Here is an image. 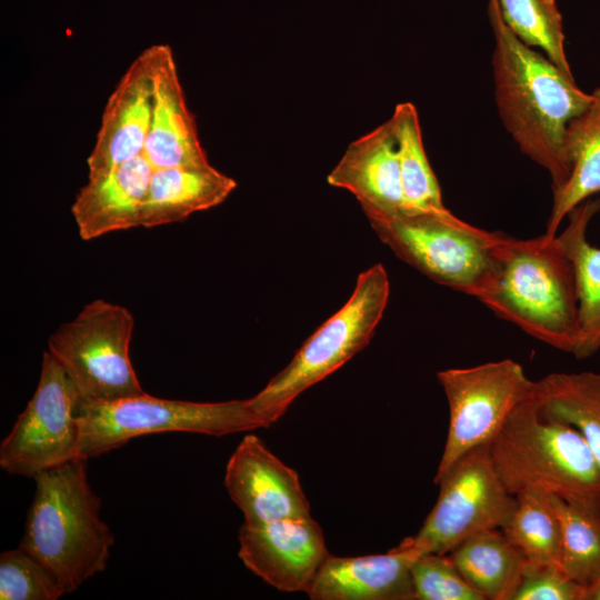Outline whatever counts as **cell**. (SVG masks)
I'll use <instances>...</instances> for the list:
<instances>
[{
  "label": "cell",
  "instance_id": "cell-6",
  "mask_svg": "<svg viewBox=\"0 0 600 600\" xmlns=\"http://www.w3.org/2000/svg\"><path fill=\"white\" fill-rule=\"evenodd\" d=\"M389 293L388 273L381 263L358 276L346 304L303 342L283 370L249 398L266 428L281 418L304 390L338 370L369 343Z\"/></svg>",
  "mask_w": 600,
  "mask_h": 600
},
{
  "label": "cell",
  "instance_id": "cell-2",
  "mask_svg": "<svg viewBox=\"0 0 600 600\" xmlns=\"http://www.w3.org/2000/svg\"><path fill=\"white\" fill-rule=\"evenodd\" d=\"M478 300L539 341L572 352L577 276L558 233L524 240L502 234L491 280Z\"/></svg>",
  "mask_w": 600,
  "mask_h": 600
},
{
  "label": "cell",
  "instance_id": "cell-1",
  "mask_svg": "<svg viewBox=\"0 0 600 600\" xmlns=\"http://www.w3.org/2000/svg\"><path fill=\"white\" fill-rule=\"evenodd\" d=\"M488 16L494 37L492 69L500 119L519 149L544 168L553 194L569 176L563 139L571 119L592 101L573 77L547 56L523 43L504 23L498 0H489Z\"/></svg>",
  "mask_w": 600,
  "mask_h": 600
},
{
  "label": "cell",
  "instance_id": "cell-12",
  "mask_svg": "<svg viewBox=\"0 0 600 600\" xmlns=\"http://www.w3.org/2000/svg\"><path fill=\"white\" fill-rule=\"evenodd\" d=\"M238 540L243 564L284 592H306L330 554L322 529L311 516L259 526L243 523Z\"/></svg>",
  "mask_w": 600,
  "mask_h": 600
},
{
  "label": "cell",
  "instance_id": "cell-23",
  "mask_svg": "<svg viewBox=\"0 0 600 600\" xmlns=\"http://www.w3.org/2000/svg\"><path fill=\"white\" fill-rule=\"evenodd\" d=\"M533 399L546 418L577 429L600 463V373H549L534 381Z\"/></svg>",
  "mask_w": 600,
  "mask_h": 600
},
{
  "label": "cell",
  "instance_id": "cell-30",
  "mask_svg": "<svg viewBox=\"0 0 600 600\" xmlns=\"http://www.w3.org/2000/svg\"><path fill=\"white\" fill-rule=\"evenodd\" d=\"M512 600H588V591L558 567L526 562Z\"/></svg>",
  "mask_w": 600,
  "mask_h": 600
},
{
  "label": "cell",
  "instance_id": "cell-28",
  "mask_svg": "<svg viewBox=\"0 0 600 600\" xmlns=\"http://www.w3.org/2000/svg\"><path fill=\"white\" fill-rule=\"evenodd\" d=\"M67 589L46 564L20 547L0 554L1 600H57Z\"/></svg>",
  "mask_w": 600,
  "mask_h": 600
},
{
  "label": "cell",
  "instance_id": "cell-20",
  "mask_svg": "<svg viewBox=\"0 0 600 600\" xmlns=\"http://www.w3.org/2000/svg\"><path fill=\"white\" fill-rule=\"evenodd\" d=\"M600 211V198L587 199L568 214L558 234L573 260L578 287V322L572 354L586 359L600 350V248L587 239L591 219Z\"/></svg>",
  "mask_w": 600,
  "mask_h": 600
},
{
  "label": "cell",
  "instance_id": "cell-13",
  "mask_svg": "<svg viewBox=\"0 0 600 600\" xmlns=\"http://www.w3.org/2000/svg\"><path fill=\"white\" fill-rule=\"evenodd\" d=\"M224 486L246 524L310 517V504L296 470L253 434L246 436L231 454Z\"/></svg>",
  "mask_w": 600,
  "mask_h": 600
},
{
  "label": "cell",
  "instance_id": "cell-29",
  "mask_svg": "<svg viewBox=\"0 0 600 600\" xmlns=\"http://www.w3.org/2000/svg\"><path fill=\"white\" fill-rule=\"evenodd\" d=\"M414 600H484L461 576L449 554L424 553L411 563Z\"/></svg>",
  "mask_w": 600,
  "mask_h": 600
},
{
  "label": "cell",
  "instance_id": "cell-25",
  "mask_svg": "<svg viewBox=\"0 0 600 600\" xmlns=\"http://www.w3.org/2000/svg\"><path fill=\"white\" fill-rule=\"evenodd\" d=\"M516 508L501 528L527 562L560 568L561 524L550 496H516Z\"/></svg>",
  "mask_w": 600,
  "mask_h": 600
},
{
  "label": "cell",
  "instance_id": "cell-17",
  "mask_svg": "<svg viewBox=\"0 0 600 600\" xmlns=\"http://www.w3.org/2000/svg\"><path fill=\"white\" fill-rule=\"evenodd\" d=\"M327 182L352 193L363 212L404 207L398 143L391 119L352 141Z\"/></svg>",
  "mask_w": 600,
  "mask_h": 600
},
{
  "label": "cell",
  "instance_id": "cell-5",
  "mask_svg": "<svg viewBox=\"0 0 600 600\" xmlns=\"http://www.w3.org/2000/svg\"><path fill=\"white\" fill-rule=\"evenodd\" d=\"M364 214L398 258L434 282L477 299L487 289L502 233L474 227L447 208Z\"/></svg>",
  "mask_w": 600,
  "mask_h": 600
},
{
  "label": "cell",
  "instance_id": "cell-14",
  "mask_svg": "<svg viewBox=\"0 0 600 600\" xmlns=\"http://www.w3.org/2000/svg\"><path fill=\"white\" fill-rule=\"evenodd\" d=\"M152 82V110L143 154L153 169L210 164L190 111L172 48L142 50Z\"/></svg>",
  "mask_w": 600,
  "mask_h": 600
},
{
  "label": "cell",
  "instance_id": "cell-21",
  "mask_svg": "<svg viewBox=\"0 0 600 600\" xmlns=\"http://www.w3.org/2000/svg\"><path fill=\"white\" fill-rule=\"evenodd\" d=\"M592 101L567 126L563 150L569 176L563 188L553 194L546 234L553 237L562 220L577 206L600 192V87Z\"/></svg>",
  "mask_w": 600,
  "mask_h": 600
},
{
  "label": "cell",
  "instance_id": "cell-8",
  "mask_svg": "<svg viewBox=\"0 0 600 600\" xmlns=\"http://www.w3.org/2000/svg\"><path fill=\"white\" fill-rule=\"evenodd\" d=\"M134 319L124 307L96 299L48 339V352L80 401L106 402L143 393L130 359Z\"/></svg>",
  "mask_w": 600,
  "mask_h": 600
},
{
  "label": "cell",
  "instance_id": "cell-4",
  "mask_svg": "<svg viewBox=\"0 0 600 600\" xmlns=\"http://www.w3.org/2000/svg\"><path fill=\"white\" fill-rule=\"evenodd\" d=\"M490 454L511 494L540 492L600 516V463L577 429L540 412L533 394L509 416Z\"/></svg>",
  "mask_w": 600,
  "mask_h": 600
},
{
  "label": "cell",
  "instance_id": "cell-19",
  "mask_svg": "<svg viewBox=\"0 0 600 600\" xmlns=\"http://www.w3.org/2000/svg\"><path fill=\"white\" fill-rule=\"evenodd\" d=\"M237 181L211 164L153 169L140 227L152 228L184 220L222 203Z\"/></svg>",
  "mask_w": 600,
  "mask_h": 600
},
{
  "label": "cell",
  "instance_id": "cell-18",
  "mask_svg": "<svg viewBox=\"0 0 600 600\" xmlns=\"http://www.w3.org/2000/svg\"><path fill=\"white\" fill-rule=\"evenodd\" d=\"M153 167L140 154L109 174L88 180L77 192L71 213L83 240L140 227Z\"/></svg>",
  "mask_w": 600,
  "mask_h": 600
},
{
  "label": "cell",
  "instance_id": "cell-27",
  "mask_svg": "<svg viewBox=\"0 0 600 600\" xmlns=\"http://www.w3.org/2000/svg\"><path fill=\"white\" fill-rule=\"evenodd\" d=\"M498 4L504 23L523 43L542 49L559 69L573 77L556 0H498Z\"/></svg>",
  "mask_w": 600,
  "mask_h": 600
},
{
  "label": "cell",
  "instance_id": "cell-7",
  "mask_svg": "<svg viewBox=\"0 0 600 600\" xmlns=\"http://www.w3.org/2000/svg\"><path fill=\"white\" fill-rule=\"evenodd\" d=\"M77 417V458L84 460L152 433L182 431L221 437L266 428L249 399L191 402L146 392L106 402L79 400Z\"/></svg>",
  "mask_w": 600,
  "mask_h": 600
},
{
  "label": "cell",
  "instance_id": "cell-31",
  "mask_svg": "<svg viewBox=\"0 0 600 600\" xmlns=\"http://www.w3.org/2000/svg\"><path fill=\"white\" fill-rule=\"evenodd\" d=\"M588 600H600V581L598 584L590 591Z\"/></svg>",
  "mask_w": 600,
  "mask_h": 600
},
{
  "label": "cell",
  "instance_id": "cell-16",
  "mask_svg": "<svg viewBox=\"0 0 600 600\" xmlns=\"http://www.w3.org/2000/svg\"><path fill=\"white\" fill-rule=\"evenodd\" d=\"M418 556L399 544L380 554H329L306 592L312 600H414L411 563Z\"/></svg>",
  "mask_w": 600,
  "mask_h": 600
},
{
  "label": "cell",
  "instance_id": "cell-24",
  "mask_svg": "<svg viewBox=\"0 0 600 600\" xmlns=\"http://www.w3.org/2000/svg\"><path fill=\"white\" fill-rule=\"evenodd\" d=\"M390 119L398 143L403 208L444 209L438 180L423 147L416 107L411 102L398 103Z\"/></svg>",
  "mask_w": 600,
  "mask_h": 600
},
{
  "label": "cell",
  "instance_id": "cell-15",
  "mask_svg": "<svg viewBox=\"0 0 600 600\" xmlns=\"http://www.w3.org/2000/svg\"><path fill=\"white\" fill-rule=\"evenodd\" d=\"M151 110L152 82L141 51L106 101L96 140L87 158L88 180L100 179L143 153Z\"/></svg>",
  "mask_w": 600,
  "mask_h": 600
},
{
  "label": "cell",
  "instance_id": "cell-3",
  "mask_svg": "<svg viewBox=\"0 0 600 600\" xmlns=\"http://www.w3.org/2000/svg\"><path fill=\"white\" fill-rule=\"evenodd\" d=\"M76 458L36 476V493L19 547L60 579L68 593L103 571L114 537L101 519V499Z\"/></svg>",
  "mask_w": 600,
  "mask_h": 600
},
{
  "label": "cell",
  "instance_id": "cell-9",
  "mask_svg": "<svg viewBox=\"0 0 600 600\" xmlns=\"http://www.w3.org/2000/svg\"><path fill=\"white\" fill-rule=\"evenodd\" d=\"M433 482L437 502L419 531L399 543L419 556L448 554L479 532L501 529L517 504L494 469L490 443L461 456Z\"/></svg>",
  "mask_w": 600,
  "mask_h": 600
},
{
  "label": "cell",
  "instance_id": "cell-11",
  "mask_svg": "<svg viewBox=\"0 0 600 600\" xmlns=\"http://www.w3.org/2000/svg\"><path fill=\"white\" fill-rule=\"evenodd\" d=\"M79 393L62 367L43 352L36 391L0 444V467L34 478L77 458Z\"/></svg>",
  "mask_w": 600,
  "mask_h": 600
},
{
  "label": "cell",
  "instance_id": "cell-10",
  "mask_svg": "<svg viewBox=\"0 0 600 600\" xmlns=\"http://www.w3.org/2000/svg\"><path fill=\"white\" fill-rule=\"evenodd\" d=\"M437 379L448 401L449 427L434 477L468 451L491 443L534 390V381L511 359L441 370Z\"/></svg>",
  "mask_w": 600,
  "mask_h": 600
},
{
  "label": "cell",
  "instance_id": "cell-22",
  "mask_svg": "<svg viewBox=\"0 0 600 600\" xmlns=\"http://www.w3.org/2000/svg\"><path fill=\"white\" fill-rule=\"evenodd\" d=\"M448 554L484 600H512L527 562L501 529L479 532Z\"/></svg>",
  "mask_w": 600,
  "mask_h": 600
},
{
  "label": "cell",
  "instance_id": "cell-26",
  "mask_svg": "<svg viewBox=\"0 0 600 600\" xmlns=\"http://www.w3.org/2000/svg\"><path fill=\"white\" fill-rule=\"evenodd\" d=\"M550 498L561 524L560 569L587 589L589 599L600 581V516Z\"/></svg>",
  "mask_w": 600,
  "mask_h": 600
}]
</instances>
